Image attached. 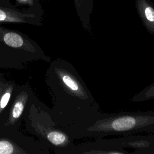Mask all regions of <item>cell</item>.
I'll use <instances>...</instances> for the list:
<instances>
[{"label": "cell", "instance_id": "7a4b0ae2", "mask_svg": "<svg viewBox=\"0 0 154 154\" xmlns=\"http://www.w3.org/2000/svg\"><path fill=\"white\" fill-rule=\"evenodd\" d=\"M22 124L25 131L46 144L55 154H70L75 139L57 127L48 106L33 95L24 111Z\"/></svg>", "mask_w": 154, "mask_h": 154}, {"label": "cell", "instance_id": "4fadbf2b", "mask_svg": "<svg viewBox=\"0 0 154 154\" xmlns=\"http://www.w3.org/2000/svg\"><path fill=\"white\" fill-rule=\"evenodd\" d=\"M9 79H7L4 73L0 72V96L3 92L4 88L7 84Z\"/></svg>", "mask_w": 154, "mask_h": 154}, {"label": "cell", "instance_id": "7c38bea8", "mask_svg": "<svg viewBox=\"0 0 154 154\" xmlns=\"http://www.w3.org/2000/svg\"><path fill=\"white\" fill-rule=\"evenodd\" d=\"M151 99H154V82L146 87L132 98L133 102H144Z\"/></svg>", "mask_w": 154, "mask_h": 154}, {"label": "cell", "instance_id": "9c48e42d", "mask_svg": "<svg viewBox=\"0 0 154 154\" xmlns=\"http://www.w3.org/2000/svg\"><path fill=\"white\" fill-rule=\"evenodd\" d=\"M137 13L147 31L154 35V4L150 0H135Z\"/></svg>", "mask_w": 154, "mask_h": 154}, {"label": "cell", "instance_id": "6da1fadb", "mask_svg": "<svg viewBox=\"0 0 154 154\" xmlns=\"http://www.w3.org/2000/svg\"><path fill=\"white\" fill-rule=\"evenodd\" d=\"M45 81L52 100L48 111L55 126L78 139L97 118L99 106L75 67L57 58L49 63Z\"/></svg>", "mask_w": 154, "mask_h": 154}, {"label": "cell", "instance_id": "5b68a950", "mask_svg": "<svg viewBox=\"0 0 154 154\" xmlns=\"http://www.w3.org/2000/svg\"><path fill=\"white\" fill-rule=\"evenodd\" d=\"M43 141L19 130L0 132V154H49Z\"/></svg>", "mask_w": 154, "mask_h": 154}, {"label": "cell", "instance_id": "3957f363", "mask_svg": "<svg viewBox=\"0 0 154 154\" xmlns=\"http://www.w3.org/2000/svg\"><path fill=\"white\" fill-rule=\"evenodd\" d=\"M141 132L154 133V111L100 112L96 120L79 133L78 138L126 136Z\"/></svg>", "mask_w": 154, "mask_h": 154}, {"label": "cell", "instance_id": "30bf717a", "mask_svg": "<svg viewBox=\"0 0 154 154\" xmlns=\"http://www.w3.org/2000/svg\"><path fill=\"white\" fill-rule=\"evenodd\" d=\"M73 3L82 27L91 32L90 18L94 6V0H73Z\"/></svg>", "mask_w": 154, "mask_h": 154}, {"label": "cell", "instance_id": "5bb4252c", "mask_svg": "<svg viewBox=\"0 0 154 154\" xmlns=\"http://www.w3.org/2000/svg\"><path fill=\"white\" fill-rule=\"evenodd\" d=\"M0 2H3L4 4H8V5H11L12 4L10 2V0H0Z\"/></svg>", "mask_w": 154, "mask_h": 154}, {"label": "cell", "instance_id": "8fae6325", "mask_svg": "<svg viewBox=\"0 0 154 154\" xmlns=\"http://www.w3.org/2000/svg\"><path fill=\"white\" fill-rule=\"evenodd\" d=\"M14 5L18 8L21 7V10L26 13L44 16V10L40 0H15Z\"/></svg>", "mask_w": 154, "mask_h": 154}, {"label": "cell", "instance_id": "52a82bcc", "mask_svg": "<svg viewBox=\"0 0 154 154\" xmlns=\"http://www.w3.org/2000/svg\"><path fill=\"white\" fill-rule=\"evenodd\" d=\"M43 16L29 13L16 8L14 5H8L0 2V23L28 24L36 26L43 25Z\"/></svg>", "mask_w": 154, "mask_h": 154}, {"label": "cell", "instance_id": "277c9868", "mask_svg": "<svg viewBox=\"0 0 154 154\" xmlns=\"http://www.w3.org/2000/svg\"><path fill=\"white\" fill-rule=\"evenodd\" d=\"M50 63L40 46L26 34L0 23V69L23 70L37 61Z\"/></svg>", "mask_w": 154, "mask_h": 154}, {"label": "cell", "instance_id": "ba28073f", "mask_svg": "<svg viewBox=\"0 0 154 154\" xmlns=\"http://www.w3.org/2000/svg\"><path fill=\"white\" fill-rule=\"evenodd\" d=\"M99 139L93 142H87L78 146L74 145L70 150V154H100V153H131L122 147L112 139Z\"/></svg>", "mask_w": 154, "mask_h": 154}, {"label": "cell", "instance_id": "8992f818", "mask_svg": "<svg viewBox=\"0 0 154 154\" xmlns=\"http://www.w3.org/2000/svg\"><path fill=\"white\" fill-rule=\"evenodd\" d=\"M34 94L29 84H17L10 103L4 131L19 130L25 108Z\"/></svg>", "mask_w": 154, "mask_h": 154}]
</instances>
